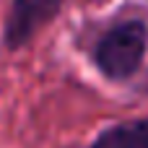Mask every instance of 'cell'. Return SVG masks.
I'll list each match as a JSON object with an SVG mask.
<instances>
[{
	"label": "cell",
	"mask_w": 148,
	"mask_h": 148,
	"mask_svg": "<svg viewBox=\"0 0 148 148\" xmlns=\"http://www.w3.org/2000/svg\"><path fill=\"white\" fill-rule=\"evenodd\" d=\"M148 47V29L143 21H122L109 29L94 47V62L112 81H125L138 73Z\"/></svg>",
	"instance_id": "6da1fadb"
},
{
	"label": "cell",
	"mask_w": 148,
	"mask_h": 148,
	"mask_svg": "<svg viewBox=\"0 0 148 148\" xmlns=\"http://www.w3.org/2000/svg\"><path fill=\"white\" fill-rule=\"evenodd\" d=\"M62 0H13L8 23H5V44L10 49L26 44L57 10Z\"/></svg>",
	"instance_id": "7a4b0ae2"
},
{
	"label": "cell",
	"mask_w": 148,
	"mask_h": 148,
	"mask_svg": "<svg viewBox=\"0 0 148 148\" xmlns=\"http://www.w3.org/2000/svg\"><path fill=\"white\" fill-rule=\"evenodd\" d=\"M91 148H148V117L104 130Z\"/></svg>",
	"instance_id": "3957f363"
}]
</instances>
